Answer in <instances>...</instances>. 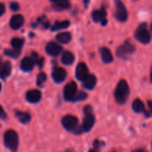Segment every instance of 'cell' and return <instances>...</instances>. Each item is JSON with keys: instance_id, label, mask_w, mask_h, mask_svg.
<instances>
[{"instance_id": "cell-1", "label": "cell", "mask_w": 152, "mask_h": 152, "mask_svg": "<svg viewBox=\"0 0 152 152\" xmlns=\"http://www.w3.org/2000/svg\"><path fill=\"white\" fill-rule=\"evenodd\" d=\"M130 94V89L127 81L121 80L118 82L114 91V97L117 102L120 104H123L126 102Z\"/></svg>"}, {"instance_id": "cell-2", "label": "cell", "mask_w": 152, "mask_h": 152, "mask_svg": "<svg viewBox=\"0 0 152 152\" xmlns=\"http://www.w3.org/2000/svg\"><path fill=\"white\" fill-rule=\"evenodd\" d=\"M84 118L81 125L83 132H88L93 128L95 123V117L93 114V109L90 105H86L83 109Z\"/></svg>"}, {"instance_id": "cell-3", "label": "cell", "mask_w": 152, "mask_h": 152, "mask_svg": "<svg viewBox=\"0 0 152 152\" xmlns=\"http://www.w3.org/2000/svg\"><path fill=\"white\" fill-rule=\"evenodd\" d=\"M4 145L10 150L16 151L19 146V137L13 130H8L4 134Z\"/></svg>"}, {"instance_id": "cell-4", "label": "cell", "mask_w": 152, "mask_h": 152, "mask_svg": "<svg viewBox=\"0 0 152 152\" xmlns=\"http://www.w3.org/2000/svg\"><path fill=\"white\" fill-rule=\"evenodd\" d=\"M135 47L129 41H126L123 44L119 46L117 50V56L120 59L127 60L134 53Z\"/></svg>"}, {"instance_id": "cell-5", "label": "cell", "mask_w": 152, "mask_h": 152, "mask_svg": "<svg viewBox=\"0 0 152 152\" xmlns=\"http://www.w3.org/2000/svg\"><path fill=\"white\" fill-rule=\"evenodd\" d=\"M135 37L137 40L143 44H147L151 40V34L147 28L145 23H142L139 25L135 31Z\"/></svg>"}, {"instance_id": "cell-6", "label": "cell", "mask_w": 152, "mask_h": 152, "mask_svg": "<svg viewBox=\"0 0 152 152\" xmlns=\"http://www.w3.org/2000/svg\"><path fill=\"white\" fill-rule=\"evenodd\" d=\"M62 124L68 131H74L78 128V119L73 115H66L62 119Z\"/></svg>"}, {"instance_id": "cell-7", "label": "cell", "mask_w": 152, "mask_h": 152, "mask_svg": "<svg viewBox=\"0 0 152 152\" xmlns=\"http://www.w3.org/2000/svg\"><path fill=\"white\" fill-rule=\"evenodd\" d=\"M77 86L74 81H71L65 85L64 88V98L66 101H74L77 94Z\"/></svg>"}, {"instance_id": "cell-8", "label": "cell", "mask_w": 152, "mask_h": 152, "mask_svg": "<svg viewBox=\"0 0 152 152\" xmlns=\"http://www.w3.org/2000/svg\"><path fill=\"white\" fill-rule=\"evenodd\" d=\"M116 12L115 16L117 20L123 22H126L128 19V12L125 4L121 0H115Z\"/></svg>"}, {"instance_id": "cell-9", "label": "cell", "mask_w": 152, "mask_h": 152, "mask_svg": "<svg viewBox=\"0 0 152 152\" xmlns=\"http://www.w3.org/2000/svg\"><path fill=\"white\" fill-rule=\"evenodd\" d=\"M92 18L94 22H101L102 25H105L108 23V20L106 19V11L103 7L99 10H94L92 13Z\"/></svg>"}, {"instance_id": "cell-10", "label": "cell", "mask_w": 152, "mask_h": 152, "mask_svg": "<svg viewBox=\"0 0 152 152\" xmlns=\"http://www.w3.org/2000/svg\"><path fill=\"white\" fill-rule=\"evenodd\" d=\"M89 75V72L88 66L85 63H80L76 69V77L78 80H83Z\"/></svg>"}, {"instance_id": "cell-11", "label": "cell", "mask_w": 152, "mask_h": 152, "mask_svg": "<svg viewBox=\"0 0 152 152\" xmlns=\"http://www.w3.org/2000/svg\"><path fill=\"white\" fill-rule=\"evenodd\" d=\"M45 50L50 56H57L62 51V47L54 42H50L46 46Z\"/></svg>"}, {"instance_id": "cell-12", "label": "cell", "mask_w": 152, "mask_h": 152, "mask_svg": "<svg viewBox=\"0 0 152 152\" xmlns=\"http://www.w3.org/2000/svg\"><path fill=\"white\" fill-rule=\"evenodd\" d=\"M67 76V72L63 68L58 67L53 69V73H52V77L56 83H62V81L65 80Z\"/></svg>"}, {"instance_id": "cell-13", "label": "cell", "mask_w": 152, "mask_h": 152, "mask_svg": "<svg viewBox=\"0 0 152 152\" xmlns=\"http://www.w3.org/2000/svg\"><path fill=\"white\" fill-rule=\"evenodd\" d=\"M24 22H25V19H24L22 15H13L10 20V28L14 30L19 29V28H21L23 25Z\"/></svg>"}, {"instance_id": "cell-14", "label": "cell", "mask_w": 152, "mask_h": 152, "mask_svg": "<svg viewBox=\"0 0 152 152\" xmlns=\"http://www.w3.org/2000/svg\"><path fill=\"white\" fill-rule=\"evenodd\" d=\"M25 97L29 102L37 103L41 99L42 93L38 89H31L28 92H27Z\"/></svg>"}, {"instance_id": "cell-15", "label": "cell", "mask_w": 152, "mask_h": 152, "mask_svg": "<svg viewBox=\"0 0 152 152\" xmlns=\"http://www.w3.org/2000/svg\"><path fill=\"white\" fill-rule=\"evenodd\" d=\"M35 62H34V59L32 58H29V57H26L24 58L22 61H21L20 67L22 70L25 72H29L32 70L33 67H34Z\"/></svg>"}, {"instance_id": "cell-16", "label": "cell", "mask_w": 152, "mask_h": 152, "mask_svg": "<svg viewBox=\"0 0 152 152\" xmlns=\"http://www.w3.org/2000/svg\"><path fill=\"white\" fill-rule=\"evenodd\" d=\"M99 52H100L101 58H102V61L105 63H110L113 61V56L111 54V51L106 47H102L99 49Z\"/></svg>"}, {"instance_id": "cell-17", "label": "cell", "mask_w": 152, "mask_h": 152, "mask_svg": "<svg viewBox=\"0 0 152 152\" xmlns=\"http://www.w3.org/2000/svg\"><path fill=\"white\" fill-rule=\"evenodd\" d=\"M96 84V77L94 75H89L83 80V86L87 89H93Z\"/></svg>"}, {"instance_id": "cell-18", "label": "cell", "mask_w": 152, "mask_h": 152, "mask_svg": "<svg viewBox=\"0 0 152 152\" xmlns=\"http://www.w3.org/2000/svg\"><path fill=\"white\" fill-rule=\"evenodd\" d=\"M15 115H16V118L19 120V122L23 124H26L31 121V115L28 113H27V112L16 110L15 112Z\"/></svg>"}, {"instance_id": "cell-19", "label": "cell", "mask_w": 152, "mask_h": 152, "mask_svg": "<svg viewBox=\"0 0 152 152\" xmlns=\"http://www.w3.org/2000/svg\"><path fill=\"white\" fill-rule=\"evenodd\" d=\"M61 61L65 65H71L74 63V55L72 52H69V51H66L62 55Z\"/></svg>"}, {"instance_id": "cell-20", "label": "cell", "mask_w": 152, "mask_h": 152, "mask_svg": "<svg viewBox=\"0 0 152 152\" xmlns=\"http://www.w3.org/2000/svg\"><path fill=\"white\" fill-rule=\"evenodd\" d=\"M10 72H11V65H10V63L8 62V61H5L1 65V78L4 79L10 75Z\"/></svg>"}, {"instance_id": "cell-21", "label": "cell", "mask_w": 152, "mask_h": 152, "mask_svg": "<svg viewBox=\"0 0 152 152\" xmlns=\"http://www.w3.org/2000/svg\"><path fill=\"white\" fill-rule=\"evenodd\" d=\"M132 108L136 113H142V112L144 113L145 110L143 102L139 98H137V99L134 100L133 104H132Z\"/></svg>"}, {"instance_id": "cell-22", "label": "cell", "mask_w": 152, "mask_h": 152, "mask_svg": "<svg viewBox=\"0 0 152 152\" xmlns=\"http://www.w3.org/2000/svg\"><path fill=\"white\" fill-rule=\"evenodd\" d=\"M56 40L61 43H68L71 40V34L69 32L59 33L56 37Z\"/></svg>"}, {"instance_id": "cell-23", "label": "cell", "mask_w": 152, "mask_h": 152, "mask_svg": "<svg viewBox=\"0 0 152 152\" xmlns=\"http://www.w3.org/2000/svg\"><path fill=\"white\" fill-rule=\"evenodd\" d=\"M70 25V22L68 20H64V21H57L55 22L54 25L52 26L51 31H56L58 30L63 29V28H68Z\"/></svg>"}, {"instance_id": "cell-24", "label": "cell", "mask_w": 152, "mask_h": 152, "mask_svg": "<svg viewBox=\"0 0 152 152\" xmlns=\"http://www.w3.org/2000/svg\"><path fill=\"white\" fill-rule=\"evenodd\" d=\"M24 44V40L21 38L18 37H14L11 40V46H13L14 49L20 50L21 48L22 47Z\"/></svg>"}, {"instance_id": "cell-25", "label": "cell", "mask_w": 152, "mask_h": 152, "mask_svg": "<svg viewBox=\"0 0 152 152\" xmlns=\"http://www.w3.org/2000/svg\"><path fill=\"white\" fill-rule=\"evenodd\" d=\"M4 52V55L12 58H18L21 54L20 50H17V49H13V50H12V49H5Z\"/></svg>"}, {"instance_id": "cell-26", "label": "cell", "mask_w": 152, "mask_h": 152, "mask_svg": "<svg viewBox=\"0 0 152 152\" xmlns=\"http://www.w3.org/2000/svg\"><path fill=\"white\" fill-rule=\"evenodd\" d=\"M31 58L34 59L35 63L37 64L40 68H42L43 66V64H44V58L42 57L39 56L38 54L36 53V52H34L31 55Z\"/></svg>"}, {"instance_id": "cell-27", "label": "cell", "mask_w": 152, "mask_h": 152, "mask_svg": "<svg viewBox=\"0 0 152 152\" xmlns=\"http://www.w3.org/2000/svg\"><path fill=\"white\" fill-rule=\"evenodd\" d=\"M46 80H47V75L45 72H40L39 74L37 76V83L39 86L42 87L43 86L44 83H45Z\"/></svg>"}, {"instance_id": "cell-28", "label": "cell", "mask_w": 152, "mask_h": 152, "mask_svg": "<svg viewBox=\"0 0 152 152\" xmlns=\"http://www.w3.org/2000/svg\"><path fill=\"white\" fill-rule=\"evenodd\" d=\"M71 4H70L69 1H65V2H61V3H54L53 4V8L56 9L57 10H62L65 9L69 8Z\"/></svg>"}, {"instance_id": "cell-29", "label": "cell", "mask_w": 152, "mask_h": 152, "mask_svg": "<svg viewBox=\"0 0 152 152\" xmlns=\"http://www.w3.org/2000/svg\"><path fill=\"white\" fill-rule=\"evenodd\" d=\"M87 97H88V95L86 92H83V91H79V92H77V95L75 96V98H74V101H83V100L86 99Z\"/></svg>"}, {"instance_id": "cell-30", "label": "cell", "mask_w": 152, "mask_h": 152, "mask_svg": "<svg viewBox=\"0 0 152 152\" xmlns=\"http://www.w3.org/2000/svg\"><path fill=\"white\" fill-rule=\"evenodd\" d=\"M148 109L145 110L144 111V114L146 117H150L152 116V101H148Z\"/></svg>"}, {"instance_id": "cell-31", "label": "cell", "mask_w": 152, "mask_h": 152, "mask_svg": "<svg viewBox=\"0 0 152 152\" xmlns=\"http://www.w3.org/2000/svg\"><path fill=\"white\" fill-rule=\"evenodd\" d=\"M38 20H39V22L42 23V25L45 28H48L49 27V25H50V23H49L48 20L45 16H42V17L39 18Z\"/></svg>"}, {"instance_id": "cell-32", "label": "cell", "mask_w": 152, "mask_h": 152, "mask_svg": "<svg viewBox=\"0 0 152 152\" xmlns=\"http://www.w3.org/2000/svg\"><path fill=\"white\" fill-rule=\"evenodd\" d=\"M10 7L13 11H17V10L19 9V4H18L17 2L13 1V2L10 3Z\"/></svg>"}, {"instance_id": "cell-33", "label": "cell", "mask_w": 152, "mask_h": 152, "mask_svg": "<svg viewBox=\"0 0 152 152\" xmlns=\"http://www.w3.org/2000/svg\"><path fill=\"white\" fill-rule=\"evenodd\" d=\"M4 11H5V7H4V5L3 3H1L0 4V15L2 16L4 14Z\"/></svg>"}, {"instance_id": "cell-34", "label": "cell", "mask_w": 152, "mask_h": 152, "mask_svg": "<svg viewBox=\"0 0 152 152\" xmlns=\"http://www.w3.org/2000/svg\"><path fill=\"white\" fill-rule=\"evenodd\" d=\"M6 116H7V115H6V113H4V110H3V108L1 107V119H4L6 118Z\"/></svg>"}, {"instance_id": "cell-35", "label": "cell", "mask_w": 152, "mask_h": 152, "mask_svg": "<svg viewBox=\"0 0 152 152\" xmlns=\"http://www.w3.org/2000/svg\"><path fill=\"white\" fill-rule=\"evenodd\" d=\"M53 1V3H61V2H65V1H68V0H50Z\"/></svg>"}, {"instance_id": "cell-36", "label": "cell", "mask_w": 152, "mask_h": 152, "mask_svg": "<svg viewBox=\"0 0 152 152\" xmlns=\"http://www.w3.org/2000/svg\"><path fill=\"white\" fill-rule=\"evenodd\" d=\"M132 152H148L145 149H143V148H139V149H137V150L134 151Z\"/></svg>"}, {"instance_id": "cell-37", "label": "cell", "mask_w": 152, "mask_h": 152, "mask_svg": "<svg viewBox=\"0 0 152 152\" xmlns=\"http://www.w3.org/2000/svg\"><path fill=\"white\" fill-rule=\"evenodd\" d=\"M64 152H74V151L71 150V149H68V150H66L65 151H64Z\"/></svg>"}, {"instance_id": "cell-38", "label": "cell", "mask_w": 152, "mask_h": 152, "mask_svg": "<svg viewBox=\"0 0 152 152\" xmlns=\"http://www.w3.org/2000/svg\"><path fill=\"white\" fill-rule=\"evenodd\" d=\"M88 152H98V151L96 150H90Z\"/></svg>"}, {"instance_id": "cell-39", "label": "cell", "mask_w": 152, "mask_h": 152, "mask_svg": "<svg viewBox=\"0 0 152 152\" xmlns=\"http://www.w3.org/2000/svg\"><path fill=\"white\" fill-rule=\"evenodd\" d=\"M151 80L152 82V67H151Z\"/></svg>"}, {"instance_id": "cell-40", "label": "cell", "mask_w": 152, "mask_h": 152, "mask_svg": "<svg viewBox=\"0 0 152 152\" xmlns=\"http://www.w3.org/2000/svg\"><path fill=\"white\" fill-rule=\"evenodd\" d=\"M151 30H152V24H151Z\"/></svg>"}, {"instance_id": "cell-41", "label": "cell", "mask_w": 152, "mask_h": 152, "mask_svg": "<svg viewBox=\"0 0 152 152\" xmlns=\"http://www.w3.org/2000/svg\"><path fill=\"white\" fill-rule=\"evenodd\" d=\"M151 148H152V143H151Z\"/></svg>"}, {"instance_id": "cell-42", "label": "cell", "mask_w": 152, "mask_h": 152, "mask_svg": "<svg viewBox=\"0 0 152 152\" xmlns=\"http://www.w3.org/2000/svg\"><path fill=\"white\" fill-rule=\"evenodd\" d=\"M113 152H116V151H113Z\"/></svg>"}]
</instances>
